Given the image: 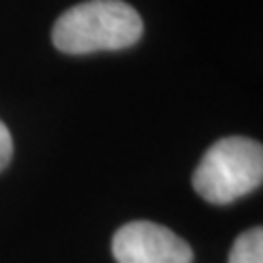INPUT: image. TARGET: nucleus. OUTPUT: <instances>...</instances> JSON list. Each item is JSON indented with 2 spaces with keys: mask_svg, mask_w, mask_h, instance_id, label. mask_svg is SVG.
<instances>
[{
  "mask_svg": "<svg viewBox=\"0 0 263 263\" xmlns=\"http://www.w3.org/2000/svg\"><path fill=\"white\" fill-rule=\"evenodd\" d=\"M142 35L139 12L121 0H88L66 10L53 28V43L68 55L119 51Z\"/></svg>",
  "mask_w": 263,
  "mask_h": 263,
  "instance_id": "obj_1",
  "label": "nucleus"
},
{
  "mask_svg": "<svg viewBox=\"0 0 263 263\" xmlns=\"http://www.w3.org/2000/svg\"><path fill=\"white\" fill-rule=\"evenodd\" d=\"M12 158V137L8 127L0 121V172L6 168Z\"/></svg>",
  "mask_w": 263,
  "mask_h": 263,
  "instance_id": "obj_5",
  "label": "nucleus"
},
{
  "mask_svg": "<svg viewBox=\"0 0 263 263\" xmlns=\"http://www.w3.org/2000/svg\"><path fill=\"white\" fill-rule=\"evenodd\" d=\"M117 263H191L193 250L170 228L151 220L121 226L111 242Z\"/></svg>",
  "mask_w": 263,
  "mask_h": 263,
  "instance_id": "obj_3",
  "label": "nucleus"
},
{
  "mask_svg": "<svg viewBox=\"0 0 263 263\" xmlns=\"http://www.w3.org/2000/svg\"><path fill=\"white\" fill-rule=\"evenodd\" d=\"M193 187L213 205H228L261 185L263 148L246 137L216 141L193 172Z\"/></svg>",
  "mask_w": 263,
  "mask_h": 263,
  "instance_id": "obj_2",
  "label": "nucleus"
},
{
  "mask_svg": "<svg viewBox=\"0 0 263 263\" xmlns=\"http://www.w3.org/2000/svg\"><path fill=\"white\" fill-rule=\"evenodd\" d=\"M228 263H263V228H252L236 238Z\"/></svg>",
  "mask_w": 263,
  "mask_h": 263,
  "instance_id": "obj_4",
  "label": "nucleus"
}]
</instances>
